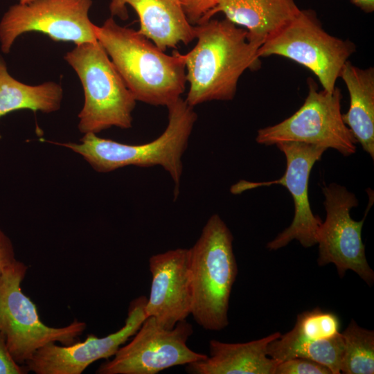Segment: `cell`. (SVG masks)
<instances>
[{"mask_svg":"<svg viewBox=\"0 0 374 374\" xmlns=\"http://www.w3.org/2000/svg\"><path fill=\"white\" fill-rule=\"evenodd\" d=\"M233 236L217 215H212L189 248L193 308L195 322L207 330L229 325V299L238 274Z\"/></svg>","mask_w":374,"mask_h":374,"instance_id":"277c9868","label":"cell"},{"mask_svg":"<svg viewBox=\"0 0 374 374\" xmlns=\"http://www.w3.org/2000/svg\"><path fill=\"white\" fill-rule=\"evenodd\" d=\"M286 158V169L280 179L261 182L240 180L231 187V193L238 195L260 186L280 184L292 196L294 205L292 224L267 244L269 250L284 247L292 240H298L308 248L317 244L318 232L322 221L311 210L308 197L310 175L314 163L327 150L323 147L301 142H282L276 144Z\"/></svg>","mask_w":374,"mask_h":374,"instance_id":"7c38bea8","label":"cell"},{"mask_svg":"<svg viewBox=\"0 0 374 374\" xmlns=\"http://www.w3.org/2000/svg\"><path fill=\"white\" fill-rule=\"evenodd\" d=\"M167 108L166 128L159 136L148 143L130 145L87 133L79 143H54L78 154L98 172H109L129 166H161L173 181L175 200L179 194L183 174L182 157L197 115L181 98Z\"/></svg>","mask_w":374,"mask_h":374,"instance_id":"3957f363","label":"cell"},{"mask_svg":"<svg viewBox=\"0 0 374 374\" xmlns=\"http://www.w3.org/2000/svg\"><path fill=\"white\" fill-rule=\"evenodd\" d=\"M322 192L326 215L318 232L319 265L333 263L340 278L350 269L372 285L374 272L368 264L362 239V229L372 204L369 203L364 218L355 221L350 215L351 208L358 206L354 193L335 183L323 187Z\"/></svg>","mask_w":374,"mask_h":374,"instance_id":"8fae6325","label":"cell"},{"mask_svg":"<svg viewBox=\"0 0 374 374\" xmlns=\"http://www.w3.org/2000/svg\"><path fill=\"white\" fill-rule=\"evenodd\" d=\"M28 372L26 365H20L13 359L0 333V374H26Z\"/></svg>","mask_w":374,"mask_h":374,"instance_id":"d4e9b609","label":"cell"},{"mask_svg":"<svg viewBox=\"0 0 374 374\" xmlns=\"http://www.w3.org/2000/svg\"><path fill=\"white\" fill-rule=\"evenodd\" d=\"M350 1L366 13H371L374 10V0H350Z\"/></svg>","mask_w":374,"mask_h":374,"instance_id":"4316f807","label":"cell"},{"mask_svg":"<svg viewBox=\"0 0 374 374\" xmlns=\"http://www.w3.org/2000/svg\"><path fill=\"white\" fill-rule=\"evenodd\" d=\"M195 26L197 43L183 57L191 107L212 100H231L239 78L247 69L260 66V44L246 29L225 19L212 18Z\"/></svg>","mask_w":374,"mask_h":374,"instance_id":"6da1fadb","label":"cell"},{"mask_svg":"<svg viewBox=\"0 0 374 374\" xmlns=\"http://www.w3.org/2000/svg\"><path fill=\"white\" fill-rule=\"evenodd\" d=\"M64 58L76 72L84 89L79 131L97 134L111 127H132L136 100L100 44H78Z\"/></svg>","mask_w":374,"mask_h":374,"instance_id":"5b68a950","label":"cell"},{"mask_svg":"<svg viewBox=\"0 0 374 374\" xmlns=\"http://www.w3.org/2000/svg\"><path fill=\"white\" fill-rule=\"evenodd\" d=\"M32 1H33V0H18L19 3H21V4L28 3L31 2Z\"/></svg>","mask_w":374,"mask_h":374,"instance_id":"83f0119b","label":"cell"},{"mask_svg":"<svg viewBox=\"0 0 374 374\" xmlns=\"http://www.w3.org/2000/svg\"><path fill=\"white\" fill-rule=\"evenodd\" d=\"M17 260L13 244L0 228V272Z\"/></svg>","mask_w":374,"mask_h":374,"instance_id":"484cf974","label":"cell"},{"mask_svg":"<svg viewBox=\"0 0 374 374\" xmlns=\"http://www.w3.org/2000/svg\"><path fill=\"white\" fill-rule=\"evenodd\" d=\"M146 302L145 296L131 301L118 330L103 337L89 334L84 341L70 345L50 343L37 350L25 365L36 374H82L93 362L113 357L135 335L146 318Z\"/></svg>","mask_w":374,"mask_h":374,"instance_id":"4fadbf2b","label":"cell"},{"mask_svg":"<svg viewBox=\"0 0 374 374\" xmlns=\"http://www.w3.org/2000/svg\"><path fill=\"white\" fill-rule=\"evenodd\" d=\"M339 333V317L316 308L299 314L292 330L271 341L267 346V355L279 361L284 352L299 344L330 338Z\"/></svg>","mask_w":374,"mask_h":374,"instance_id":"ffe728a7","label":"cell"},{"mask_svg":"<svg viewBox=\"0 0 374 374\" xmlns=\"http://www.w3.org/2000/svg\"><path fill=\"white\" fill-rule=\"evenodd\" d=\"M127 6L139 17L138 32L163 51L176 48L179 43L187 45L195 39V26L188 20L178 0H111L112 16L127 19Z\"/></svg>","mask_w":374,"mask_h":374,"instance_id":"9a60e30c","label":"cell"},{"mask_svg":"<svg viewBox=\"0 0 374 374\" xmlns=\"http://www.w3.org/2000/svg\"><path fill=\"white\" fill-rule=\"evenodd\" d=\"M299 11L294 0H216L200 23L223 12L229 21L245 27L251 41L262 45Z\"/></svg>","mask_w":374,"mask_h":374,"instance_id":"e0dca14e","label":"cell"},{"mask_svg":"<svg viewBox=\"0 0 374 374\" xmlns=\"http://www.w3.org/2000/svg\"><path fill=\"white\" fill-rule=\"evenodd\" d=\"M148 264L152 280L145 316L154 317L165 328H172L191 315L190 250L177 248L157 253L150 256Z\"/></svg>","mask_w":374,"mask_h":374,"instance_id":"5bb4252c","label":"cell"},{"mask_svg":"<svg viewBox=\"0 0 374 374\" xmlns=\"http://www.w3.org/2000/svg\"><path fill=\"white\" fill-rule=\"evenodd\" d=\"M192 25L200 23L214 8L216 0H178Z\"/></svg>","mask_w":374,"mask_h":374,"instance_id":"cb8c5ba5","label":"cell"},{"mask_svg":"<svg viewBox=\"0 0 374 374\" xmlns=\"http://www.w3.org/2000/svg\"><path fill=\"white\" fill-rule=\"evenodd\" d=\"M193 333V326L186 320L168 329L154 317H146L132 340L121 346L112 359L102 363L96 373L157 374L201 360L207 355L197 353L187 345Z\"/></svg>","mask_w":374,"mask_h":374,"instance_id":"9c48e42d","label":"cell"},{"mask_svg":"<svg viewBox=\"0 0 374 374\" xmlns=\"http://www.w3.org/2000/svg\"><path fill=\"white\" fill-rule=\"evenodd\" d=\"M103 47L136 101L168 107L186 89L183 54L168 55L138 30L118 25L113 17L96 26Z\"/></svg>","mask_w":374,"mask_h":374,"instance_id":"7a4b0ae2","label":"cell"},{"mask_svg":"<svg viewBox=\"0 0 374 374\" xmlns=\"http://www.w3.org/2000/svg\"><path fill=\"white\" fill-rule=\"evenodd\" d=\"M355 51L353 42L325 31L314 11L300 10L263 42L258 55L292 60L312 71L323 89L332 91L343 66Z\"/></svg>","mask_w":374,"mask_h":374,"instance_id":"52a82bcc","label":"cell"},{"mask_svg":"<svg viewBox=\"0 0 374 374\" xmlns=\"http://www.w3.org/2000/svg\"><path fill=\"white\" fill-rule=\"evenodd\" d=\"M308 93L302 106L291 116L258 131L256 141L271 145L282 142H301L332 148L344 156L356 152L357 143L344 123L341 112V91H319L312 78Z\"/></svg>","mask_w":374,"mask_h":374,"instance_id":"ba28073f","label":"cell"},{"mask_svg":"<svg viewBox=\"0 0 374 374\" xmlns=\"http://www.w3.org/2000/svg\"><path fill=\"white\" fill-rule=\"evenodd\" d=\"M344 350L340 372L345 374L374 373V332L351 320L341 332Z\"/></svg>","mask_w":374,"mask_h":374,"instance_id":"44dd1931","label":"cell"},{"mask_svg":"<svg viewBox=\"0 0 374 374\" xmlns=\"http://www.w3.org/2000/svg\"><path fill=\"white\" fill-rule=\"evenodd\" d=\"M276 332L245 343L209 341V355L186 365L190 374H274L280 362L267 355L269 344L280 336Z\"/></svg>","mask_w":374,"mask_h":374,"instance_id":"2e32d148","label":"cell"},{"mask_svg":"<svg viewBox=\"0 0 374 374\" xmlns=\"http://www.w3.org/2000/svg\"><path fill=\"white\" fill-rule=\"evenodd\" d=\"M27 270L28 266L17 260L0 272V333L12 357L20 365L50 343L66 346L78 341L87 328L86 323L78 319L60 328L44 324L36 305L21 287Z\"/></svg>","mask_w":374,"mask_h":374,"instance_id":"8992f818","label":"cell"},{"mask_svg":"<svg viewBox=\"0 0 374 374\" xmlns=\"http://www.w3.org/2000/svg\"><path fill=\"white\" fill-rule=\"evenodd\" d=\"M344 350L341 332L336 336L299 344L284 352L279 361L300 357L312 360L328 367L332 374L340 373Z\"/></svg>","mask_w":374,"mask_h":374,"instance_id":"7402d4cb","label":"cell"},{"mask_svg":"<svg viewBox=\"0 0 374 374\" xmlns=\"http://www.w3.org/2000/svg\"><path fill=\"white\" fill-rule=\"evenodd\" d=\"M274 374H332L323 364L305 358H292L280 362Z\"/></svg>","mask_w":374,"mask_h":374,"instance_id":"603a6c76","label":"cell"},{"mask_svg":"<svg viewBox=\"0 0 374 374\" xmlns=\"http://www.w3.org/2000/svg\"><path fill=\"white\" fill-rule=\"evenodd\" d=\"M62 97L61 86L54 82L28 85L15 79L0 55V117L21 109L54 112L60 108Z\"/></svg>","mask_w":374,"mask_h":374,"instance_id":"d6986e66","label":"cell"},{"mask_svg":"<svg viewBox=\"0 0 374 374\" xmlns=\"http://www.w3.org/2000/svg\"><path fill=\"white\" fill-rule=\"evenodd\" d=\"M350 96L344 123L357 143L374 159V69H360L347 61L340 73Z\"/></svg>","mask_w":374,"mask_h":374,"instance_id":"ac0fdd59","label":"cell"},{"mask_svg":"<svg viewBox=\"0 0 374 374\" xmlns=\"http://www.w3.org/2000/svg\"><path fill=\"white\" fill-rule=\"evenodd\" d=\"M91 5V0H33L12 6L0 21L2 52L8 53L15 39L28 32L75 45L97 41L96 25L89 17Z\"/></svg>","mask_w":374,"mask_h":374,"instance_id":"30bf717a","label":"cell"}]
</instances>
